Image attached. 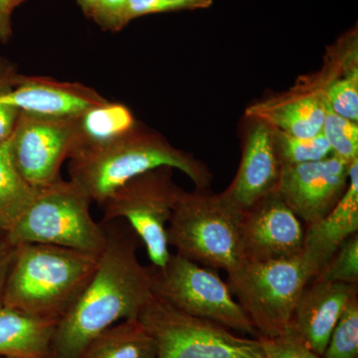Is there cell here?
<instances>
[{"mask_svg":"<svg viewBox=\"0 0 358 358\" xmlns=\"http://www.w3.org/2000/svg\"><path fill=\"white\" fill-rule=\"evenodd\" d=\"M75 136L69 159L75 155L100 147L124 136L138 122L133 113L121 103L106 101L75 117Z\"/></svg>","mask_w":358,"mask_h":358,"instance_id":"cell-19","label":"cell"},{"mask_svg":"<svg viewBox=\"0 0 358 358\" xmlns=\"http://www.w3.org/2000/svg\"><path fill=\"white\" fill-rule=\"evenodd\" d=\"M240 235L245 263L303 254L305 230L301 220L275 192L243 212Z\"/></svg>","mask_w":358,"mask_h":358,"instance_id":"cell-12","label":"cell"},{"mask_svg":"<svg viewBox=\"0 0 358 358\" xmlns=\"http://www.w3.org/2000/svg\"><path fill=\"white\" fill-rule=\"evenodd\" d=\"M75 117L51 119L21 113L10 138L15 166L37 189L55 182L69 159L75 136Z\"/></svg>","mask_w":358,"mask_h":358,"instance_id":"cell-10","label":"cell"},{"mask_svg":"<svg viewBox=\"0 0 358 358\" xmlns=\"http://www.w3.org/2000/svg\"><path fill=\"white\" fill-rule=\"evenodd\" d=\"M182 189L173 182V169L159 167L141 174L101 204L102 223L124 219L147 249L152 267H166L171 259L167 225Z\"/></svg>","mask_w":358,"mask_h":358,"instance_id":"cell-7","label":"cell"},{"mask_svg":"<svg viewBox=\"0 0 358 358\" xmlns=\"http://www.w3.org/2000/svg\"><path fill=\"white\" fill-rule=\"evenodd\" d=\"M322 357H358V296L348 303L339 317Z\"/></svg>","mask_w":358,"mask_h":358,"instance_id":"cell-25","label":"cell"},{"mask_svg":"<svg viewBox=\"0 0 358 358\" xmlns=\"http://www.w3.org/2000/svg\"><path fill=\"white\" fill-rule=\"evenodd\" d=\"M58 320L0 307V357L50 358Z\"/></svg>","mask_w":358,"mask_h":358,"instance_id":"cell-18","label":"cell"},{"mask_svg":"<svg viewBox=\"0 0 358 358\" xmlns=\"http://www.w3.org/2000/svg\"><path fill=\"white\" fill-rule=\"evenodd\" d=\"M0 358H3V357H0Z\"/></svg>","mask_w":358,"mask_h":358,"instance_id":"cell-36","label":"cell"},{"mask_svg":"<svg viewBox=\"0 0 358 358\" xmlns=\"http://www.w3.org/2000/svg\"><path fill=\"white\" fill-rule=\"evenodd\" d=\"M99 256L44 244H18L4 289L3 306L58 320L91 279Z\"/></svg>","mask_w":358,"mask_h":358,"instance_id":"cell-3","label":"cell"},{"mask_svg":"<svg viewBox=\"0 0 358 358\" xmlns=\"http://www.w3.org/2000/svg\"><path fill=\"white\" fill-rule=\"evenodd\" d=\"M275 147L282 166L319 162L333 155L322 133L310 138H301L275 129Z\"/></svg>","mask_w":358,"mask_h":358,"instance_id":"cell-23","label":"cell"},{"mask_svg":"<svg viewBox=\"0 0 358 358\" xmlns=\"http://www.w3.org/2000/svg\"><path fill=\"white\" fill-rule=\"evenodd\" d=\"M357 296V285L313 278L296 303L291 329L310 350L322 357L339 317Z\"/></svg>","mask_w":358,"mask_h":358,"instance_id":"cell-15","label":"cell"},{"mask_svg":"<svg viewBox=\"0 0 358 358\" xmlns=\"http://www.w3.org/2000/svg\"><path fill=\"white\" fill-rule=\"evenodd\" d=\"M127 0H100L93 20L106 31L117 32L124 28L122 13Z\"/></svg>","mask_w":358,"mask_h":358,"instance_id":"cell-29","label":"cell"},{"mask_svg":"<svg viewBox=\"0 0 358 358\" xmlns=\"http://www.w3.org/2000/svg\"><path fill=\"white\" fill-rule=\"evenodd\" d=\"M15 245L11 242L6 232L0 231V307L3 306L4 289L14 254L16 251Z\"/></svg>","mask_w":358,"mask_h":358,"instance_id":"cell-31","label":"cell"},{"mask_svg":"<svg viewBox=\"0 0 358 358\" xmlns=\"http://www.w3.org/2000/svg\"><path fill=\"white\" fill-rule=\"evenodd\" d=\"M312 279L301 255L246 263L227 284L258 338H274L291 327L296 303Z\"/></svg>","mask_w":358,"mask_h":358,"instance_id":"cell-6","label":"cell"},{"mask_svg":"<svg viewBox=\"0 0 358 358\" xmlns=\"http://www.w3.org/2000/svg\"><path fill=\"white\" fill-rule=\"evenodd\" d=\"M350 167L334 155L319 162L282 166L275 192L296 217L310 225L333 210L345 194Z\"/></svg>","mask_w":358,"mask_h":358,"instance_id":"cell-11","label":"cell"},{"mask_svg":"<svg viewBox=\"0 0 358 358\" xmlns=\"http://www.w3.org/2000/svg\"><path fill=\"white\" fill-rule=\"evenodd\" d=\"M252 121L239 169L229 187L222 192L242 212L277 190L282 171L274 128L264 122Z\"/></svg>","mask_w":358,"mask_h":358,"instance_id":"cell-14","label":"cell"},{"mask_svg":"<svg viewBox=\"0 0 358 358\" xmlns=\"http://www.w3.org/2000/svg\"><path fill=\"white\" fill-rule=\"evenodd\" d=\"M358 232V159L350 167L345 194L336 207L305 231L303 256L313 277L319 275L348 238Z\"/></svg>","mask_w":358,"mask_h":358,"instance_id":"cell-17","label":"cell"},{"mask_svg":"<svg viewBox=\"0 0 358 358\" xmlns=\"http://www.w3.org/2000/svg\"><path fill=\"white\" fill-rule=\"evenodd\" d=\"M9 138L0 143V231L6 233L13 229L39 192L16 167Z\"/></svg>","mask_w":358,"mask_h":358,"instance_id":"cell-21","label":"cell"},{"mask_svg":"<svg viewBox=\"0 0 358 358\" xmlns=\"http://www.w3.org/2000/svg\"><path fill=\"white\" fill-rule=\"evenodd\" d=\"M173 11L166 0H127L122 13V26L131 21L150 14L171 13Z\"/></svg>","mask_w":358,"mask_h":358,"instance_id":"cell-30","label":"cell"},{"mask_svg":"<svg viewBox=\"0 0 358 358\" xmlns=\"http://www.w3.org/2000/svg\"><path fill=\"white\" fill-rule=\"evenodd\" d=\"M173 11L208 8L213 0H166Z\"/></svg>","mask_w":358,"mask_h":358,"instance_id":"cell-33","label":"cell"},{"mask_svg":"<svg viewBox=\"0 0 358 358\" xmlns=\"http://www.w3.org/2000/svg\"><path fill=\"white\" fill-rule=\"evenodd\" d=\"M150 271L152 293L160 300L193 317L258 338L227 282L214 268L174 254L166 267L157 268L152 266Z\"/></svg>","mask_w":358,"mask_h":358,"instance_id":"cell-8","label":"cell"},{"mask_svg":"<svg viewBox=\"0 0 358 358\" xmlns=\"http://www.w3.org/2000/svg\"><path fill=\"white\" fill-rule=\"evenodd\" d=\"M17 74L15 65L6 58H0V143L10 138L20 119V110L11 100Z\"/></svg>","mask_w":358,"mask_h":358,"instance_id":"cell-27","label":"cell"},{"mask_svg":"<svg viewBox=\"0 0 358 358\" xmlns=\"http://www.w3.org/2000/svg\"><path fill=\"white\" fill-rule=\"evenodd\" d=\"M26 1V0H18V2H20V6L21 3H23V2Z\"/></svg>","mask_w":358,"mask_h":358,"instance_id":"cell-35","label":"cell"},{"mask_svg":"<svg viewBox=\"0 0 358 358\" xmlns=\"http://www.w3.org/2000/svg\"><path fill=\"white\" fill-rule=\"evenodd\" d=\"M76 1L79 6L81 7L85 15L93 20L100 0H76Z\"/></svg>","mask_w":358,"mask_h":358,"instance_id":"cell-34","label":"cell"},{"mask_svg":"<svg viewBox=\"0 0 358 358\" xmlns=\"http://www.w3.org/2000/svg\"><path fill=\"white\" fill-rule=\"evenodd\" d=\"M322 133L333 155L348 164L358 159V122L336 114L327 102Z\"/></svg>","mask_w":358,"mask_h":358,"instance_id":"cell-24","label":"cell"},{"mask_svg":"<svg viewBox=\"0 0 358 358\" xmlns=\"http://www.w3.org/2000/svg\"><path fill=\"white\" fill-rule=\"evenodd\" d=\"M166 166L182 171L196 188L211 185L212 174L202 162L140 124L106 145L70 159V181L92 202L101 205L131 179Z\"/></svg>","mask_w":358,"mask_h":358,"instance_id":"cell-2","label":"cell"},{"mask_svg":"<svg viewBox=\"0 0 358 358\" xmlns=\"http://www.w3.org/2000/svg\"><path fill=\"white\" fill-rule=\"evenodd\" d=\"M242 214L222 193L208 188L182 190L167 225V242L178 255L221 268L231 277L246 264L240 235Z\"/></svg>","mask_w":358,"mask_h":358,"instance_id":"cell-4","label":"cell"},{"mask_svg":"<svg viewBox=\"0 0 358 358\" xmlns=\"http://www.w3.org/2000/svg\"><path fill=\"white\" fill-rule=\"evenodd\" d=\"M341 64L326 91L327 105L336 114L358 122L357 30L348 32Z\"/></svg>","mask_w":358,"mask_h":358,"instance_id":"cell-22","label":"cell"},{"mask_svg":"<svg viewBox=\"0 0 358 358\" xmlns=\"http://www.w3.org/2000/svg\"><path fill=\"white\" fill-rule=\"evenodd\" d=\"M154 336L138 317L122 320L90 341L80 358H157Z\"/></svg>","mask_w":358,"mask_h":358,"instance_id":"cell-20","label":"cell"},{"mask_svg":"<svg viewBox=\"0 0 358 358\" xmlns=\"http://www.w3.org/2000/svg\"><path fill=\"white\" fill-rule=\"evenodd\" d=\"M91 203L72 181L59 178L39 189L7 236L15 245H52L99 256L107 244V230L92 216Z\"/></svg>","mask_w":358,"mask_h":358,"instance_id":"cell-5","label":"cell"},{"mask_svg":"<svg viewBox=\"0 0 358 358\" xmlns=\"http://www.w3.org/2000/svg\"><path fill=\"white\" fill-rule=\"evenodd\" d=\"M315 278L334 282L358 286V235L341 245L327 267Z\"/></svg>","mask_w":358,"mask_h":358,"instance_id":"cell-26","label":"cell"},{"mask_svg":"<svg viewBox=\"0 0 358 358\" xmlns=\"http://www.w3.org/2000/svg\"><path fill=\"white\" fill-rule=\"evenodd\" d=\"M11 100L21 113L51 119H73L107 99L83 84L17 74Z\"/></svg>","mask_w":358,"mask_h":358,"instance_id":"cell-16","label":"cell"},{"mask_svg":"<svg viewBox=\"0 0 358 358\" xmlns=\"http://www.w3.org/2000/svg\"><path fill=\"white\" fill-rule=\"evenodd\" d=\"M20 6L18 0H0V42L7 43L13 37V13Z\"/></svg>","mask_w":358,"mask_h":358,"instance_id":"cell-32","label":"cell"},{"mask_svg":"<svg viewBox=\"0 0 358 358\" xmlns=\"http://www.w3.org/2000/svg\"><path fill=\"white\" fill-rule=\"evenodd\" d=\"M107 244L91 279L59 320L50 358H80L92 339L122 320L138 317L152 293L150 267L141 265L138 238L129 228L103 224Z\"/></svg>","mask_w":358,"mask_h":358,"instance_id":"cell-1","label":"cell"},{"mask_svg":"<svg viewBox=\"0 0 358 358\" xmlns=\"http://www.w3.org/2000/svg\"><path fill=\"white\" fill-rule=\"evenodd\" d=\"M265 358H324L310 350L289 327L274 338H258Z\"/></svg>","mask_w":358,"mask_h":358,"instance_id":"cell-28","label":"cell"},{"mask_svg":"<svg viewBox=\"0 0 358 358\" xmlns=\"http://www.w3.org/2000/svg\"><path fill=\"white\" fill-rule=\"evenodd\" d=\"M331 78V68L324 64L320 72L299 80L286 93L250 106L246 115L292 136H317L322 133L326 91Z\"/></svg>","mask_w":358,"mask_h":358,"instance_id":"cell-13","label":"cell"},{"mask_svg":"<svg viewBox=\"0 0 358 358\" xmlns=\"http://www.w3.org/2000/svg\"><path fill=\"white\" fill-rule=\"evenodd\" d=\"M154 336L157 358H265L258 338L237 336L152 296L138 315Z\"/></svg>","mask_w":358,"mask_h":358,"instance_id":"cell-9","label":"cell"}]
</instances>
